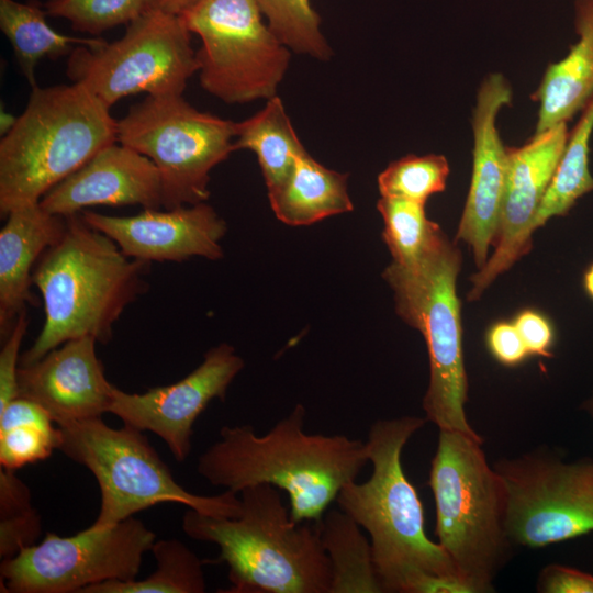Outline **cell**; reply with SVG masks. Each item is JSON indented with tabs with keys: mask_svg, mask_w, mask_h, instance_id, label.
Returning a JSON list of instances; mask_svg holds the SVG:
<instances>
[{
	"mask_svg": "<svg viewBox=\"0 0 593 593\" xmlns=\"http://www.w3.org/2000/svg\"><path fill=\"white\" fill-rule=\"evenodd\" d=\"M281 490L270 484L243 489L240 514L214 517L192 508L182 530L219 546L213 563H226L225 593H329L332 569L317 522L291 519Z\"/></svg>",
	"mask_w": 593,
	"mask_h": 593,
	"instance_id": "obj_3",
	"label": "cell"
},
{
	"mask_svg": "<svg viewBox=\"0 0 593 593\" xmlns=\"http://www.w3.org/2000/svg\"><path fill=\"white\" fill-rule=\"evenodd\" d=\"M461 255L438 226L413 264L391 262L383 278L394 292L398 314L425 338L429 383L423 399L426 419L438 429L480 437L465 405L468 381L462 356L460 303L456 281Z\"/></svg>",
	"mask_w": 593,
	"mask_h": 593,
	"instance_id": "obj_7",
	"label": "cell"
},
{
	"mask_svg": "<svg viewBox=\"0 0 593 593\" xmlns=\"http://www.w3.org/2000/svg\"><path fill=\"white\" fill-rule=\"evenodd\" d=\"M584 289L589 296L593 299V265H591L584 273Z\"/></svg>",
	"mask_w": 593,
	"mask_h": 593,
	"instance_id": "obj_41",
	"label": "cell"
},
{
	"mask_svg": "<svg viewBox=\"0 0 593 593\" xmlns=\"http://www.w3.org/2000/svg\"><path fill=\"white\" fill-rule=\"evenodd\" d=\"M195 72L197 51L182 18L155 10H145L116 41L77 45L66 66L71 82L110 108L138 93L182 94Z\"/></svg>",
	"mask_w": 593,
	"mask_h": 593,
	"instance_id": "obj_11",
	"label": "cell"
},
{
	"mask_svg": "<svg viewBox=\"0 0 593 593\" xmlns=\"http://www.w3.org/2000/svg\"><path fill=\"white\" fill-rule=\"evenodd\" d=\"M574 29L578 41L547 67L532 94L539 103L535 133L568 123L593 96V0H575Z\"/></svg>",
	"mask_w": 593,
	"mask_h": 593,
	"instance_id": "obj_21",
	"label": "cell"
},
{
	"mask_svg": "<svg viewBox=\"0 0 593 593\" xmlns=\"http://www.w3.org/2000/svg\"><path fill=\"white\" fill-rule=\"evenodd\" d=\"M156 534L133 516L109 527L60 537L47 533L0 564L3 592L81 593L105 581L135 580Z\"/></svg>",
	"mask_w": 593,
	"mask_h": 593,
	"instance_id": "obj_12",
	"label": "cell"
},
{
	"mask_svg": "<svg viewBox=\"0 0 593 593\" xmlns=\"http://www.w3.org/2000/svg\"><path fill=\"white\" fill-rule=\"evenodd\" d=\"M47 15L63 18L78 32L94 37L119 25H128L146 7V0H47Z\"/></svg>",
	"mask_w": 593,
	"mask_h": 593,
	"instance_id": "obj_31",
	"label": "cell"
},
{
	"mask_svg": "<svg viewBox=\"0 0 593 593\" xmlns=\"http://www.w3.org/2000/svg\"><path fill=\"white\" fill-rule=\"evenodd\" d=\"M586 410L593 416V398L588 402Z\"/></svg>",
	"mask_w": 593,
	"mask_h": 593,
	"instance_id": "obj_42",
	"label": "cell"
},
{
	"mask_svg": "<svg viewBox=\"0 0 593 593\" xmlns=\"http://www.w3.org/2000/svg\"><path fill=\"white\" fill-rule=\"evenodd\" d=\"M426 422L417 416L374 422L365 441L370 478L347 483L336 497L338 508L369 534L383 592L407 593L425 573L460 579L445 550L427 537L422 502L401 462L404 446Z\"/></svg>",
	"mask_w": 593,
	"mask_h": 593,
	"instance_id": "obj_4",
	"label": "cell"
},
{
	"mask_svg": "<svg viewBox=\"0 0 593 593\" xmlns=\"http://www.w3.org/2000/svg\"><path fill=\"white\" fill-rule=\"evenodd\" d=\"M0 231V334L5 339L18 316L34 305L33 266L66 230V217L40 203L12 210Z\"/></svg>",
	"mask_w": 593,
	"mask_h": 593,
	"instance_id": "obj_20",
	"label": "cell"
},
{
	"mask_svg": "<svg viewBox=\"0 0 593 593\" xmlns=\"http://www.w3.org/2000/svg\"><path fill=\"white\" fill-rule=\"evenodd\" d=\"M83 220L116 243L128 257L146 262H182L191 257L217 260L227 231L206 202L174 209H144L131 216L83 210Z\"/></svg>",
	"mask_w": 593,
	"mask_h": 593,
	"instance_id": "obj_16",
	"label": "cell"
},
{
	"mask_svg": "<svg viewBox=\"0 0 593 593\" xmlns=\"http://www.w3.org/2000/svg\"><path fill=\"white\" fill-rule=\"evenodd\" d=\"M482 443L481 436L439 429L428 480L438 544L471 593L493 591L513 546L506 489L488 463Z\"/></svg>",
	"mask_w": 593,
	"mask_h": 593,
	"instance_id": "obj_6",
	"label": "cell"
},
{
	"mask_svg": "<svg viewBox=\"0 0 593 593\" xmlns=\"http://www.w3.org/2000/svg\"><path fill=\"white\" fill-rule=\"evenodd\" d=\"M16 116L9 114L7 111H1V136L5 135L16 122Z\"/></svg>",
	"mask_w": 593,
	"mask_h": 593,
	"instance_id": "obj_40",
	"label": "cell"
},
{
	"mask_svg": "<svg viewBox=\"0 0 593 593\" xmlns=\"http://www.w3.org/2000/svg\"><path fill=\"white\" fill-rule=\"evenodd\" d=\"M102 100L71 82L31 88L27 104L0 141V213L40 203L103 147L118 142Z\"/></svg>",
	"mask_w": 593,
	"mask_h": 593,
	"instance_id": "obj_5",
	"label": "cell"
},
{
	"mask_svg": "<svg viewBox=\"0 0 593 593\" xmlns=\"http://www.w3.org/2000/svg\"><path fill=\"white\" fill-rule=\"evenodd\" d=\"M201 0H146L145 10L180 15Z\"/></svg>",
	"mask_w": 593,
	"mask_h": 593,
	"instance_id": "obj_39",
	"label": "cell"
},
{
	"mask_svg": "<svg viewBox=\"0 0 593 593\" xmlns=\"http://www.w3.org/2000/svg\"><path fill=\"white\" fill-rule=\"evenodd\" d=\"M305 415L298 404L260 436L250 425L222 427L219 440L199 457L198 473L235 493L273 485L289 495L293 522H318L369 460L359 439L305 433Z\"/></svg>",
	"mask_w": 593,
	"mask_h": 593,
	"instance_id": "obj_1",
	"label": "cell"
},
{
	"mask_svg": "<svg viewBox=\"0 0 593 593\" xmlns=\"http://www.w3.org/2000/svg\"><path fill=\"white\" fill-rule=\"evenodd\" d=\"M57 449L97 479L101 504L90 527L115 525L159 503H178L214 517H236L240 499L226 490L198 495L183 489L143 433L108 426L101 417L57 424Z\"/></svg>",
	"mask_w": 593,
	"mask_h": 593,
	"instance_id": "obj_8",
	"label": "cell"
},
{
	"mask_svg": "<svg viewBox=\"0 0 593 593\" xmlns=\"http://www.w3.org/2000/svg\"><path fill=\"white\" fill-rule=\"evenodd\" d=\"M511 101L508 81L501 74H491L478 90L472 112V176L456 239L470 246L479 269L488 261L489 246L494 243L501 219L507 155L496 116Z\"/></svg>",
	"mask_w": 593,
	"mask_h": 593,
	"instance_id": "obj_17",
	"label": "cell"
},
{
	"mask_svg": "<svg viewBox=\"0 0 593 593\" xmlns=\"http://www.w3.org/2000/svg\"><path fill=\"white\" fill-rule=\"evenodd\" d=\"M244 360L230 344L209 349L203 361L176 383L155 387L144 393L114 388L109 413L124 425L160 437L177 461L189 456L192 427L214 399L225 400L226 391L243 370Z\"/></svg>",
	"mask_w": 593,
	"mask_h": 593,
	"instance_id": "obj_14",
	"label": "cell"
},
{
	"mask_svg": "<svg viewBox=\"0 0 593 593\" xmlns=\"http://www.w3.org/2000/svg\"><path fill=\"white\" fill-rule=\"evenodd\" d=\"M36 0H0V29L12 46L14 57L31 88L36 86L35 68L44 58L69 56L76 45L98 46L105 40L61 34L46 20Z\"/></svg>",
	"mask_w": 593,
	"mask_h": 593,
	"instance_id": "obj_23",
	"label": "cell"
},
{
	"mask_svg": "<svg viewBox=\"0 0 593 593\" xmlns=\"http://www.w3.org/2000/svg\"><path fill=\"white\" fill-rule=\"evenodd\" d=\"M116 125L118 142L158 169L164 209L206 202L211 170L235 150L237 122L200 111L182 94L146 96Z\"/></svg>",
	"mask_w": 593,
	"mask_h": 593,
	"instance_id": "obj_9",
	"label": "cell"
},
{
	"mask_svg": "<svg viewBox=\"0 0 593 593\" xmlns=\"http://www.w3.org/2000/svg\"><path fill=\"white\" fill-rule=\"evenodd\" d=\"M27 325L29 320L25 310L18 316L0 351V410L19 396L20 348Z\"/></svg>",
	"mask_w": 593,
	"mask_h": 593,
	"instance_id": "obj_33",
	"label": "cell"
},
{
	"mask_svg": "<svg viewBox=\"0 0 593 593\" xmlns=\"http://www.w3.org/2000/svg\"><path fill=\"white\" fill-rule=\"evenodd\" d=\"M538 591L545 593H593V575L560 564L542 569Z\"/></svg>",
	"mask_w": 593,
	"mask_h": 593,
	"instance_id": "obj_35",
	"label": "cell"
},
{
	"mask_svg": "<svg viewBox=\"0 0 593 593\" xmlns=\"http://www.w3.org/2000/svg\"><path fill=\"white\" fill-rule=\"evenodd\" d=\"M488 346L492 355L506 366L517 365L528 355L515 325L505 322L491 327L488 334Z\"/></svg>",
	"mask_w": 593,
	"mask_h": 593,
	"instance_id": "obj_36",
	"label": "cell"
},
{
	"mask_svg": "<svg viewBox=\"0 0 593 593\" xmlns=\"http://www.w3.org/2000/svg\"><path fill=\"white\" fill-rule=\"evenodd\" d=\"M528 354L551 356L549 353L552 343V328L548 321L533 311L522 312L514 323Z\"/></svg>",
	"mask_w": 593,
	"mask_h": 593,
	"instance_id": "obj_37",
	"label": "cell"
},
{
	"mask_svg": "<svg viewBox=\"0 0 593 593\" xmlns=\"http://www.w3.org/2000/svg\"><path fill=\"white\" fill-rule=\"evenodd\" d=\"M268 25L291 51L329 60L332 47L321 31V18L310 0H255Z\"/></svg>",
	"mask_w": 593,
	"mask_h": 593,
	"instance_id": "obj_28",
	"label": "cell"
},
{
	"mask_svg": "<svg viewBox=\"0 0 593 593\" xmlns=\"http://www.w3.org/2000/svg\"><path fill=\"white\" fill-rule=\"evenodd\" d=\"M42 523L36 510L0 518L1 560L14 557L22 548L34 545L41 536Z\"/></svg>",
	"mask_w": 593,
	"mask_h": 593,
	"instance_id": "obj_34",
	"label": "cell"
},
{
	"mask_svg": "<svg viewBox=\"0 0 593 593\" xmlns=\"http://www.w3.org/2000/svg\"><path fill=\"white\" fill-rule=\"evenodd\" d=\"M180 16L201 38L198 74L208 93L228 104L277 96L291 49L264 22L255 0H201Z\"/></svg>",
	"mask_w": 593,
	"mask_h": 593,
	"instance_id": "obj_10",
	"label": "cell"
},
{
	"mask_svg": "<svg viewBox=\"0 0 593 593\" xmlns=\"http://www.w3.org/2000/svg\"><path fill=\"white\" fill-rule=\"evenodd\" d=\"M157 569L143 580L105 581L81 593H203L205 579L199 557L177 539L157 540L152 547Z\"/></svg>",
	"mask_w": 593,
	"mask_h": 593,
	"instance_id": "obj_27",
	"label": "cell"
},
{
	"mask_svg": "<svg viewBox=\"0 0 593 593\" xmlns=\"http://www.w3.org/2000/svg\"><path fill=\"white\" fill-rule=\"evenodd\" d=\"M449 164L445 156L409 154L394 160L378 176L381 197L425 203L446 188Z\"/></svg>",
	"mask_w": 593,
	"mask_h": 593,
	"instance_id": "obj_30",
	"label": "cell"
},
{
	"mask_svg": "<svg viewBox=\"0 0 593 593\" xmlns=\"http://www.w3.org/2000/svg\"><path fill=\"white\" fill-rule=\"evenodd\" d=\"M97 343L90 336L74 338L40 360L20 366L19 396L41 405L56 424L108 413L115 385L105 378Z\"/></svg>",
	"mask_w": 593,
	"mask_h": 593,
	"instance_id": "obj_18",
	"label": "cell"
},
{
	"mask_svg": "<svg viewBox=\"0 0 593 593\" xmlns=\"http://www.w3.org/2000/svg\"><path fill=\"white\" fill-rule=\"evenodd\" d=\"M149 269V262L126 256L81 213L67 216L61 238L43 253L33 269L45 322L21 355L20 366L40 360L74 338L90 336L108 344L115 322L148 289Z\"/></svg>",
	"mask_w": 593,
	"mask_h": 593,
	"instance_id": "obj_2",
	"label": "cell"
},
{
	"mask_svg": "<svg viewBox=\"0 0 593 593\" xmlns=\"http://www.w3.org/2000/svg\"><path fill=\"white\" fill-rule=\"evenodd\" d=\"M425 203L400 198L381 197L377 202L383 223V239L393 262L407 266L424 253L439 226L425 214Z\"/></svg>",
	"mask_w": 593,
	"mask_h": 593,
	"instance_id": "obj_29",
	"label": "cell"
},
{
	"mask_svg": "<svg viewBox=\"0 0 593 593\" xmlns=\"http://www.w3.org/2000/svg\"><path fill=\"white\" fill-rule=\"evenodd\" d=\"M569 136L567 122L535 133L519 147H506V180L491 258L471 278L470 301L528 251L533 222L552 180Z\"/></svg>",
	"mask_w": 593,
	"mask_h": 593,
	"instance_id": "obj_15",
	"label": "cell"
},
{
	"mask_svg": "<svg viewBox=\"0 0 593 593\" xmlns=\"http://www.w3.org/2000/svg\"><path fill=\"white\" fill-rule=\"evenodd\" d=\"M493 468L506 489L513 545L545 547L593 530V459L567 462L537 449Z\"/></svg>",
	"mask_w": 593,
	"mask_h": 593,
	"instance_id": "obj_13",
	"label": "cell"
},
{
	"mask_svg": "<svg viewBox=\"0 0 593 593\" xmlns=\"http://www.w3.org/2000/svg\"><path fill=\"white\" fill-rule=\"evenodd\" d=\"M40 205L64 217L97 205L160 209V176L148 157L115 142L51 189Z\"/></svg>",
	"mask_w": 593,
	"mask_h": 593,
	"instance_id": "obj_19",
	"label": "cell"
},
{
	"mask_svg": "<svg viewBox=\"0 0 593 593\" xmlns=\"http://www.w3.org/2000/svg\"><path fill=\"white\" fill-rule=\"evenodd\" d=\"M31 491L15 474L14 470L0 469V518L32 510Z\"/></svg>",
	"mask_w": 593,
	"mask_h": 593,
	"instance_id": "obj_38",
	"label": "cell"
},
{
	"mask_svg": "<svg viewBox=\"0 0 593 593\" xmlns=\"http://www.w3.org/2000/svg\"><path fill=\"white\" fill-rule=\"evenodd\" d=\"M58 445V428L52 424H22L0 432L1 467L15 470L48 458Z\"/></svg>",
	"mask_w": 593,
	"mask_h": 593,
	"instance_id": "obj_32",
	"label": "cell"
},
{
	"mask_svg": "<svg viewBox=\"0 0 593 593\" xmlns=\"http://www.w3.org/2000/svg\"><path fill=\"white\" fill-rule=\"evenodd\" d=\"M268 199L277 219L291 226L310 225L354 209L348 174L325 167L307 150L298 157L287 180L268 192Z\"/></svg>",
	"mask_w": 593,
	"mask_h": 593,
	"instance_id": "obj_22",
	"label": "cell"
},
{
	"mask_svg": "<svg viewBox=\"0 0 593 593\" xmlns=\"http://www.w3.org/2000/svg\"><path fill=\"white\" fill-rule=\"evenodd\" d=\"M593 133V96L581 110L580 119L569 132L552 180L535 215L533 232L553 216L566 215L578 199L593 191L589 167L590 141Z\"/></svg>",
	"mask_w": 593,
	"mask_h": 593,
	"instance_id": "obj_26",
	"label": "cell"
},
{
	"mask_svg": "<svg viewBox=\"0 0 593 593\" xmlns=\"http://www.w3.org/2000/svg\"><path fill=\"white\" fill-rule=\"evenodd\" d=\"M234 148L255 153L268 192L279 188L291 174L298 157L305 152L281 98L266 100L265 107L237 122Z\"/></svg>",
	"mask_w": 593,
	"mask_h": 593,
	"instance_id": "obj_24",
	"label": "cell"
},
{
	"mask_svg": "<svg viewBox=\"0 0 593 593\" xmlns=\"http://www.w3.org/2000/svg\"><path fill=\"white\" fill-rule=\"evenodd\" d=\"M317 524L332 569L329 593L383 592L371 542L360 526L339 508L325 513Z\"/></svg>",
	"mask_w": 593,
	"mask_h": 593,
	"instance_id": "obj_25",
	"label": "cell"
}]
</instances>
